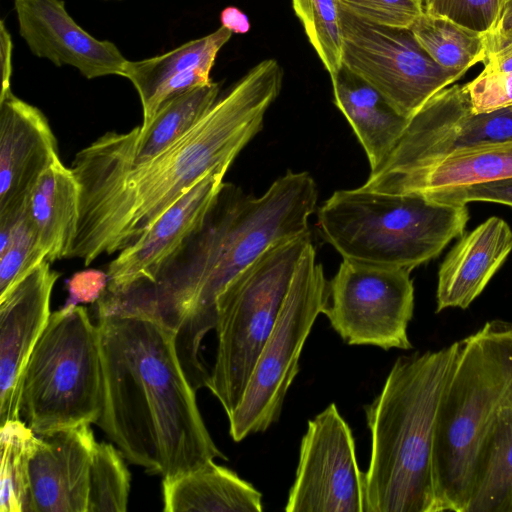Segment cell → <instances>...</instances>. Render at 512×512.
Here are the masks:
<instances>
[{"label":"cell","mask_w":512,"mask_h":512,"mask_svg":"<svg viewBox=\"0 0 512 512\" xmlns=\"http://www.w3.org/2000/svg\"><path fill=\"white\" fill-rule=\"evenodd\" d=\"M283 75L275 59L259 62L185 135L146 161L132 163L110 132L80 150L71 166L80 186V217L67 258L88 266L120 252L204 176L228 170L262 128Z\"/></svg>","instance_id":"6da1fadb"},{"label":"cell","mask_w":512,"mask_h":512,"mask_svg":"<svg viewBox=\"0 0 512 512\" xmlns=\"http://www.w3.org/2000/svg\"><path fill=\"white\" fill-rule=\"evenodd\" d=\"M317 198L308 172L288 171L260 197L223 182L200 226L155 280L107 291L106 309L146 316L173 330L190 383L195 390L206 387L210 373L200 349L216 327L219 295L271 246L310 233Z\"/></svg>","instance_id":"7a4b0ae2"},{"label":"cell","mask_w":512,"mask_h":512,"mask_svg":"<svg viewBox=\"0 0 512 512\" xmlns=\"http://www.w3.org/2000/svg\"><path fill=\"white\" fill-rule=\"evenodd\" d=\"M103 392L96 424L131 463L170 478L227 460L203 421L176 333L138 314H97Z\"/></svg>","instance_id":"3957f363"},{"label":"cell","mask_w":512,"mask_h":512,"mask_svg":"<svg viewBox=\"0 0 512 512\" xmlns=\"http://www.w3.org/2000/svg\"><path fill=\"white\" fill-rule=\"evenodd\" d=\"M460 341L396 359L364 407L371 453L365 512H437L433 450L439 405Z\"/></svg>","instance_id":"277c9868"},{"label":"cell","mask_w":512,"mask_h":512,"mask_svg":"<svg viewBox=\"0 0 512 512\" xmlns=\"http://www.w3.org/2000/svg\"><path fill=\"white\" fill-rule=\"evenodd\" d=\"M512 397V323L486 322L460 340L437 414L433 481L437 512H465L478 456Z\"/></svg>","instance_id":"5b68a950"},{"label":"cell","mask_w":512,"mask_h":512,"mask_svg":"<svg viewBox=\"0 0 512 512\" xmlns=\"http://www.w3.org/2000/svg\"><path fill=\"white\" fill-rule=\"evenodd\" d=\"M318 229L343 259L412 270L464 234L466 204L361 186L335 191L318 209Z\"/></svg>","instance_id":"8992f818"},{"label":"cell","mask_w":512,"mask_h":512,"mask_svg":"<svg viewBox=\"0 0 512 512\" xmlns=\"http://www.w3.org/2000/svg\"><path fill=\"white\" fill-rule=\"evenodd\" d=\"M102 392L98 325L83 306L53 312L23 372L20 416L36 435L96 423Z\"/></svg>","instance_id":"52a82bcc"},{"label":"cell","mask_w":512,"mask_h":512,"mask_svg":"<svg viewBox=\"0 0 512 512\" xmlns=\"http://www.w3.org/2000/svg\"><path fill=\"white\" fill-rule=\"evenodd\" d=\"M310 233L279 242L233 279L216 303L217 349L207 388L227 417L241 401Z\"/></svg>","instance_id":"ba28073f"},{"label":"cell","mask_w":512,"mask_h":512,"mask_svg":"<svg viewBox=\"0 0 512 512\" xmlns=\"http://www.w3.org/2000/svg\"><path fill=\"white\" fill-rule=\"evenodd\" d=\"M329 299V282L309 242L297 262L274 328L241 401L228 416L229 434L235 442L264 432L279 419L288 389L299 371L305 341Z\"/></svg>","instance_id":"9c48e42d"},{"label":"cell","mask_w":512,"mask_h":512,"mask_svg":"<svg viewBox=\"0 0 512 512\" xmlns=\"http://www.w3.org/2000/svg\"><path fill=\"white\" fill-rule=\"evenodd\" d=\"M342 66L379 91L410 119L465 72L437 64L410 29L361 21L342 11Z\"/></svg>","instance_id":"30bf717a"},{"label":"cell","mask_w":512,"mask_h":512,"mask_svg":"<svg viewBox=\"0 0 512 512\" xmlns=\"http://www.w3.org/2000/svg\"><path fill=\"white\" fill-rule=\"evenodd\" d=\"M410 270L343 259L329 282L331 303L323 314L348 345L408 350L414 311Z\"/></svg>","instance_id":"8fae6325"},{"label":"cell","mask_w":512,"mask_h":512,"mask_svg":"<svg viewBox=\"0 0 512 512\" xmlns=\"http://www.w3.org/2000/svg\"><path fill=\"white\" fill-rule=\"evenodd\" d=\"M287 512H365L364 472L355 442L334 403L309 420Z\"/></svg>","instance_id":"7c38bea8"},{"label":"cell","mask_w":512,"mask_h":512,"mask_svg":"<svg viewBox=\"0 0 512 512\" xmlns=\"http://www.w3.org/2000/svg\"><path fill=\"white\" fill-rule=\"evenodd\" d=\"M506 141H512V107L474 114L465 86H448L409 119L394 149L368 178L404 172L460 148Z\"/></svg>","instance_id":"4fadbf2b"},{"label":"cell","mask_w":512,"mask_h":512,"mask_svg":"<svg viewBox=\"0 0 512 512\" xmlns=\"http://www.w3.org/2000/svg\"><path fill=\"white\" fill-rule=\"evenodd\" d=\"M59 160L45 115L11 90L0 95V230L18 220L41 175Z\"/></svg>","instance_id":"5bb4252c"},{"label":"cell","mask_w":512,"mask_h":512,"mask_svg":"<svg viewBox=\"0 0 512 512\" xmlns=\"http://www.w3.org/2000/svg\"><path fill=\"white\" fill-rule=\"evenodd\" d=\"M43 260L0 298V424L20 419L25 366L49 322L50 299L60 273Z\"/></svg>","instance_id":"9a60e30c"},{"label":"cell","mask_w":512,"mask_h":512,"mask_svg":"<svg viewBox=\"0 0 512 512\" xmlns=\"http://www.w3.org/2000/svg\"><path fill=\"white\" fill-rule=\"evenodd\" d=\"M14 10L19 34L34 56L72 66L87 79L123 76L128 60L119 48L84 30L63 0H14Z\"/></svg>","instance_id":"2e32d148"},{"label":"cell","mask_w":512,"mask_h":512,"mask_svg":"<svg viewBox=\"0 0 512 512\" xmlns=\"http://www.w3.org/2000/svg\"><path fill=\"white\" fill-rule=\"evenodd\" d=\"M226 169L204 176L109 264L108 290L152 282L165 262L200 226L223 184Z\"/></svg>","instance_id":"e0dca14e"},{"label":"cell","mask_w":512,"mask_h":512,"mask_svg":"<svg viewBox=\"0 0 512 512\" xmlns=\"http://www.w3.org/2000/svg\"><path fill=\"white\" fill-rule=\"evenodd\" d=\"M96 443L90 424L37 435L29 463L31 512H87Z\"/></svg>","instance_id":"ac0fdd59"},{"label":"cell","mask_w":512,"mask_h":512,"mask_svg":"<svg viewBox=\"0 0 512 512\" xmlns=\"http://www.w3.org/2000/svg\"><path fill=\"white\" fill-rule=\"evenodd\" d=\"M512 250V230L492 216L462 235L438 272L436 312L466 309L484 290Z\"/></svg>","instance_id":"d6986e66"},{"label":"cell","mask_w":512,"mask_h":512,"mask_svg":"<svg viewBox=\"0 0 512 512\" xmlns=\"http://www.w3.org/2000/svg\"><path fill=\"white\" fill-rule=\"evenodd\" d=\"M512 177V141L460 148L425 165L361 186L389 194H427Z\"/></svg>","instance_id":"ffe728a7"},{"label":"cell","mask_w":512,"mask_h":512,"mask_svg":"<svg viewBox=\"0 0 512 512\" xmlns=\"http://www.w3.org/2000/svg\"><path fill=\"white\" fill-rule=\"evenodd\" d=\"M334 103L351 125L376 170L394 149L409 119L374 87L342 66L332 82Z\"/></svg>","instance_id":"44dd1931"},{"label":"cell","mask_w":512,"mask_h":512,"mask_svg":"<svg viewBox=\"0 0 512 512\" xmlns=\"http://www.w3.org/2000/svg\"><path fill=\"white\" fill-rule=\"evenodd\" d=\"M46 260L67 258L80 217V186L71 168L59 160L32 189L25 206Z\"/></svg>","instance_id":"7402d4cb"},{"label":"cell","mask_w":512,"mask_h":512,"mask_svg":"<svg viewBox=\"0 0 512 512\" xmlns=\"http://www.w3.org/2000/svg\"><path fill=\"white\" fill-rule=\"evenodd\" d=\"M165 512H260L262 495L237 473L214 460L163 478Z\"/></svg>","instance_id":"603a6c76"},{"label":"cell","mask_w":512,"mask_h":512,"mask_svg":"<svg viewBox=\"0 0 512 512\" xmlns=\"http://www.w3.org/2000/svg\"><path fill=\"white\" fill-rule=\"evenodd\" d=\"M219 90L212 81L184 91L165 101L145 128L110 135L132 163L146 161L185 135L216 102Z\"/></svg>","instance_id":"cb8c5ba5"},{"label":"cell","mask_w":512,"mask_h":512,"mask_svg":"<svg viewBox=\"0 0 512 512\" xmlns=\"http://www.w3.org/2000/svg\"><path fill=\"white\" fill-rule=\"evenodd\" d=\"M232 32L221 26L201 38L191 40L159 56L127 62L123 77L138 92L143 112L140 128H145L156 113V99L161 89L174 77L194 69L211 72L220 49Z\"/></svg>","instance_id":"d4e9b609"},{"label":"cell","mask_w":512,"mask_h":512,"mask_svg":"<svg viewBox=\"0 0 512 512\" xmlns=\"http://www.w3.org/2000/svg\"><path fill=\"white\" fill-rule=\"evenodd\" d=\"M465 512H512V397L478 456Z\"/></svg>","instance_id":"484cf974"},{"label":"cell","mask_w":512,"mask_h":512,"mask_svg":"<svg viewBox=\"0 0 512 512\" xmlns=\"http://www.w3.org/2000/svg\"><path fill=\"white\" fill-rule=\"evenodd\" d=\"M410 30L420 46L442 67L466 72L485 58L486 34L444 16L425 11Z\"/></svg>","instance_id":"4316f807"},{"label":"cell","mask_w":512,"mask_h":512,"mask_svg":"<svg viewBox=\"0 0 512 512\" xmlns=\"http://www.w3.org/2000/svg\"><path fill=\"white\" fill-rule=\"evenodd\" d=\"M36 438L20 419L1 425V512H31L29 463Z\"/></svg>","instance_id":"83f0119b"},{"label":"cell","mask_w":512,"mask_h":512,"mask_svg":"<svg viewBox=\"0 0 512 512\" xmlns=\"http://www.w3.org/2000/svg\"><path fill=\"white\" fill-rule=\"evenodd\" d=\"M305 34L333 82L342 68V10L338 0H292Z\"/></svg>","instance_id":"f1b7e54d"},{"label":"cell","mask_w":512,"mask_h":512,"mask_svg":"<svg viewBox=\"0 0 512 512\" xmlns=\"http://www.w3.org/2000/svg\"><path fill=\"white\" fill-rule=\"evenodd\" d=\"M124 455L112 444L97 442L89 475L87 512H125L130 473Z\"/></svg>","instance_id":"f546056e"},{"label":"cell","mask_w":512,"mask_h":512,"mask_svg":"<svg viewBox=\"0 0 512 512\" xmlns=\"http://www.w3.org/2000/svg\"><path fill=\"white\" fill-rule=\"evenodd\" d=\"M45 259L24 209L11 228L0 230V298Z\"/></svg>","instance_id":"4dcf8cb0"},{"label":"cell","mask_w":512,"mask_h":512,"mask_svg":"<svg viewBox=\"0 0 512 512\" xmlns=\"http://www.w3.org/2000/svg\"><path fill=\"white\" fill-rule=\"evenodd\" d=\"M341 10L383 27L410 29L425 12L423 0H338Z\"/></svg>","instance_id":"1f68e13d"},{"label":"cell","mask_w":512,"mask_h":512,"mask_svg":"<svg viewBox=\"0 0 512 512\" xmlns=\"http://www.w3.org/2000/svg\"><path fill=\"white\" fill-rule=\"evenodd\" d=\"M502 2L503 0H429L425 4V11L486 34L494 26Z\"/></svg>","instance_id":"d6a6232c"},{"label":"cell","mask_w":512,"mask_h":512,"mask_svg":"<svg viewBox=\"0 0 512 512\" xmlns=\"http://www.w3.org/2000/svg\"><path fill=\"white\" fill-rule=\"evenodd\" d=\"M464 86L474 114L512 107V72L484 68L474 80Z\"/></svg>","instance_id":"836d02e7"},{"label":"cell","mask_w":512,"mask_h":512,"mask_svg":"<svg viewBox=\"0 0 512 512\" xmlns=\"http://www.w3.org/2000/svg\"><path fill=\"white\" fill-rule=\"evenodd\" d=\"M422 196L442 203L467 204L472 201H485L512 207V177L467 187L431 192Z\"/></svg>","instance_id":"e575fe53"},{"label":"cell","mask_w":512,"mask_h":512,"mask_svg":"<svg viewBox=\"0 0 512 512\" xmlns=\"http://www.w3.org/2000/svg\"><path fill=\"white\" fill-rule=\"evenodd\" d=\"M108 285L107 273L86 269L73 274L66 283L68 298L61 309L71 310L78 304L96 303Z\"/></svg>","instance_id":"d590c367"},{"label":"cell","mask_w":512,"mask_h":512,"mask_svg":"<svg viewBox=\"0 0 512 512\" xmlns=\"http://www.w3.org/2000/svg\"><path fill=\"white\" fill-rule=\"evenodd\" d=\"M511 41L512 0H503L494 26L486 33V54L501 48Z\"/></svg>","instance_id":"8d00e7d4"},{"label":"cell","mask_w":512,"mask_h":512,"mask_svg":"<svg viewBox=\"0 0 512 512\" xmlns=\"http://www.w3.org/2000/svg\"><path fill=\"white\" fill-rule=\"evenodd\" d=\"M12 38L4 20L0 22V54H1V93L3 95L10 91V80L12 74Z\"/></svg>","instance_id":"74e56055"},{"label":"cell","mask_w":512,"mask_h":512,"mask_svg":"<svg viewBox=\"0 0 512 512\" xmlns=\"http://www.w3.org/2000/svg\"><path fill=\"white\" fill-rule=\"evenodd\" d=\"M221 26L232 33L245 34L250 30L247 15L235 6H227L220 13Z\"/></svg>","instance_id":"f35d334b"},{"label":"cell","mask_w":512,"mask_h":512,"mask_svg":"<svg viewBox=\"0 0 512 512\" xmlns=\"http://www.w3.org/2000/svg\"><path fill=\"white\" fill-rule=\"evenodd\" d=\"M482 62L485 69L512 72V41L486 54Z\"/></svg>","instance_id":"ab89813d"},{"label":"cell","mask_w":512,"mask_h":512,"mask_svg":"<svg viewBox=\"0 0 512 512\" xmlns=\"http://www.w3.org/2000/svg\"><path fill=\"white\" fill-rule=\"evenodd\" d=\"M423 1H424V3L426 4L429 0H423Z\"/></svg>","instance_id":"60d3db41"}]
</instances>
